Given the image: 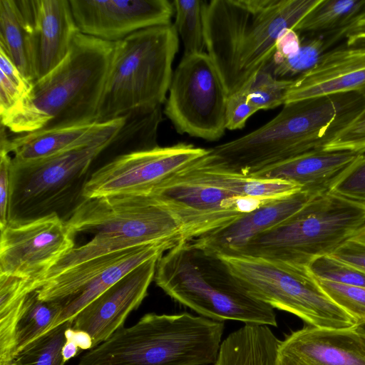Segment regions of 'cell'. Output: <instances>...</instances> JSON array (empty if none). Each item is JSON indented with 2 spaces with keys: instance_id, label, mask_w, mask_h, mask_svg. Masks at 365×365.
<instances>
[{
  "instance_id": "obj_16",
  "label": "cell",
  "mask_w": 365,
  "mask_h": 365,
  "mask_svg": "<svg viewBox=\"0 0 365 365\" xmlns=\"http://www.w3.org/2000/svg\"><path fill=\"white\" fill-rule=\"evenodd\" d=\"M161 256L142 263L95 299L73 318L71 327L88 333L94 348L124 327L147 297Z\"/></svg>"
},
{
  "instance_id": "obj_38",
  "label": "cell",
  "mask_w": 365,
  "mask_h": 365,
  "mask_svg": "<svg viewBox=\"0 0 365 365\" xmlns=\"http://www.w3.org/2000/svg\"><path fill=\"white\" fill-rule=\"evenodd\" d=\"M257 111L244 91L231 95L227 103L226 128L234 130L244 128L247 120Z\"/></svg>"
},
{
  "instance_id": "obj_9",
  "label": "cell",
  "mask_w": 365,
  "mask_h": 365,
  "mask_svg": "<svg viewBox=\"0 0 365 365\" xmlns=\"http://www.w3.org/2000/svg\"><path fill=\"white\" fill-rule=\"evenodd\" d=\"M220 257L252 297L273 309L319 328L345 329L357 324L325 294L307 267L258 258Z\"/></svg>"
},
{
  "instance_id": "obj_46",
  "label": "cell",
  "mask_w": 365,
  "mask_h": 365,
  "mask_svg": "<svg viewBox=\"0 0 365 365\" xmlns=\"http://www.w3.org/2000/svg\"><path fill=\"white\" fill-rule=\"evenodd\" d=\"M356 327L359 331L365 334V320L357 323Z\"/></svg>"
},
{
  "instance_id": "obj_19",
  "label": "cell",
  "mask_w": 365,
  "mask_h": 365,
  "mask_svg": "<svg viewBox=\"0 0 365 365\" xmlns=\"http://www.w3.org/2000/svg\"><path fill=\"white\" fill-rule=\"evenodd\" d=\"M126 115L108 121L41 130L0 139V150L21 161L35 160L110 141L124 125Z\"/></svg>"
},
{
  "instance_id": "obj_22",
  "label": "cell",
  "mask_w": 365,
  "mask_h": 365,
  "mask_svg": "<svg viewBox=\"0 0 365 365\" xmlns=\"http://www.w3.org/2000/svg\"><path fill=\"white\" fill-rule=\"evenodd\" d=\"M361 153L315 150L274 164L250 177L294 182L302 190L319 195L329 192Z\"/></svg>"
},
{
  "instance_id": "obj_18",
  "label": "cell",
  "mask_w": 365,
  "mask_h": 365,
  "mask_svg": "<svg viewBox=\"0 0 365 365\" xmlns=\"http://www.w3.org/2000/svg\"><path fill=\"white\" fill-rule=\"evenodd\" d=\"M346 93L365 98V48L345 44L325 52L312 69L293 79L284 105Z\"/></svg>"
},
{
  "instance_id": "obj_10",
  "label": "cell",
  "mask_w": 365,
  "mask_h": 365,
  "mask_svg": "<svg viewBox=\"0 0 365 365\" xmlns=\"http://www.w3.org/2000/svg\"><path fill=\"white\" fill-rule=\"evenodd\" d=\"M110 142L35 160L12 158L8 223L59 215L78 196L83 198L88 170Z\"/></svg>"
},
{
  "instance_id": "obj_24",
  "label": "cell",
  "mask_w": 365,
  "mask_h": 365,
  "mask_svg": "<svg viewBox=\"0 0 365 365\" xmlns=\"http://www.w3.org/2000/svg\"><path fill=\"white\" fill-rule=\"evenodd\" d=\"M32 0H0V49L33 84Z\"/></svg>"
},
{
  "instance_id": "obj_27",
  "label": "cell",
  "mask_w": 365,
  "mask_h": 365,
  "mask_svg": "<svg viewBox=\"0 0 365 365\" xmlns=\"http://www.w3.org/2000/svg\"><path fill=\"white\" fill-rule=\"evenodd\" d=\"M61 309V302L41 300L36 290L27 295L16 330V356L49 331Z\"/></svg>"
},
{
  "instance_id": "obj_28",
  "label": "cell",
  "mask_w": 365,
  "mask_h": 365,
  "mask_svg": "<svg viewBox=\"0 0 365 365\" xmlns=\"http://www.w3.org/2000/svg\"><path fill=\"white\" fill-rule=\"evenodd\" d=\"M175 21L174 26L182 41L184 55L204 53L205 48L202 0L173 1Z\"/></svg>"
},
{
  "instance_id": "obj_45",
  "label": "cell",
  "mask_w": 365,
  "mask_h": 365,
  "mask_svg": "<svg viewBox=\"0 0 365 365\" xmlns=\"http://www.w3.org/2000/svg\"><path fill=\"white\" fill-rule=\"evenodd\" d=\"M351 240L365 245V227L361 230Z\"/></svg>"
},
{
  "instance_id": "obj_12",
  "label": "cell",
  "mask_w": 365,
  "mask_h": 365,
  "mask_svg": "<svg viewBox=\"0 0 365 365\" xmlns=\"http://www.w3.org/2000/svg\"><path fill=\"white\" fill-rule=\"evenodd\" d=\"M207 153V149L179 143L117 156L91 175L82 197L154 195Z\"/></svg>"
},
{
  "instance_id": "obj_4",
  "label": "cell",
  "mask_w": 365,
  "mask_h": 365,
  "mask_svg": "<svg viewBox=\"0 0 365 365\" xmlns=\"http://www.w3.org/2000/svg\"><path fill=\"white\" fill-rule=\"evenodd\" d=\"M66 224L76 235L91 234L75 246L46 273V281L86 261L141 245L182 241V225L155 195H113L83 199Z\"/></svg>"
},
{
  "instance_id": "obj_42",
  "label": "cell",
  "mask_w": 365,
  "mask_h": 365,
  "mask_svg": "<svg viewBox=\"0 0 365 365\" xmlns=\"http://www.w3.org/2000/svg\"><path fill=\"white\" fill-rule=\"evenodd\" d=\"M349 46L365 48V16L346 29L342 34Z\"/></svg>"
},
{
  "instance_id": "obj_30",
  "label": "cell",
  "mask_w": 365,
  "mask_h": 365,
  "mask_svg": "<svg viewBox=\"0 0 365 365\" xmlns=\"http://www.w3.org/2000/svg\"><path fill=\"white\" fill-rule=\"evenodd\" d=\"M72 323L65 322L39 336L16 354L13 365H64L62 348Z\"/></svg>"
},
{
  "instance_id": "obj_29",
  "label": "cell",
  "mask_w": 365,
  "mask_h": 365,
  "mask_svg": "<svg viewBox=\"0 0 365 365\" xmlns=\"http://www.w3.org/2000/svg\"><path fill=\"white\" fill-rule=\"evenodd\" d=\"M331 44L322 36L301 38L299 51L292 56L277 63H269L264 68L275 78L293 80L312 69Z\"/></svg>"
},
{
  "instance_id": "obj_41",
  "label": "cell",
  "mask_w": 365,
  "mask_h": 365,
  "mask_svg": "<svg viewBox=\"0 0 365 365\" xmlns=\"http://www.w3.org/2000/svg\"><path fill=\"white\" fill-rule=\"evenodd\" d=\"M331 255L365 272V245L351 239Z\"/></svg>"
},
{
  "instance_id": "obj_13",
  "label": "cell",
  "mask_w": 365,
  "mask_h": 365,
  "mask_svg": "<svg viewBox=\"0 0 365 365\" xmlns=\"http://www.w3.org/2000/svg\"><path fill=\"white\" fill-rule=\"evenodd\" d=\"M0 273L32 281L36 289L51 268L75 247V235L57 213L1 229Z\"/></svg>"
},
{
  "instance_id": "obj_3",
  "label": "cell",
  "mask_w": 365,
  "mask_h": 365,
  "mask_svg": "<svg viewBox=\"0 0 365 365\" xmlns=\"http://www.w3.org/2000/svg\"><path fill=\"white\" fill-rule=\"evenodd\" d=\"M116 43L78 32L66 58L1 124L21 135L96 121Z\"/></svg>"
},
{
  "instance_id": "obj_6",
  "label": "cell",
  "mask_w": 365,
  "mask_h": 365,
  "mask_svg": "<svg viewBox=\"0 0 365 365\" xmlns=\"http://www.w3.org/2000/svg\"><path fill=\"white\" fill-rule=\"evenodd\" d=\"M224 329V322L188 312L148 313L90 349L77 365L213 364Z\"/></svg>"
},
{
  "instance_id": "obj_33",
  "label": "cell",
  "mask_w": 365,
  "mask_h": 365,
  "mask_svg": "<svg viewBox=\"0 0 365 365\" xmlns=\"http://www.w3.org/2000/svg\"><path fill=\"white\" fill-rule=\"evenodd\" d=\"M307 267L315 279L365 287V272L331 255L314 258Z\"/></svg>"
},
{
  "instance_id": "obj_36",
  "label": "cell",
  "mask_w": 365,
  "mask_h": 365,
  "mask_svg": "<svg viewBox=\"0 0 365 365\" xmlns=\"http://www.w3.org/2000/svg\"><path fill=\"white\" fill-rule=\"evenodd\" d=\"M330 192L365 207V153L360 154Z\"/></svg>"
},
{
  "instance_id": "obj_2",
  "label": "cell",
  "mask_w": 365,
  "mask_h": 365,
  "mask_svg": "<svg viewBox=\"0 0 365 365\" xmlns=\"http://www.w3.org/2000/svg\"><path fill=\"white\" fill-rule=\"evenodd\" d=\"M320 0L205 1V48L229 96L271 61L280 34L296 31Z\"/></svg>"
},
{
  "instance_id": "obj_5",
  "label": "cell",
  "mask_w": 365,
  "mask_h": 365,
  "mask_svg": "<svg viewBox=\"0 0 365 365\" xmlns=\"http://www.w3.org/2000/svg\"><path fill=\"white\" fill-rule=\"evenodd\" d=\"M154 281L200 316L277 326L272 307L252 297L220 256L191 242L178 243L159 258Z\"/></svg>"
},
{
  "instance_id": "obj_8",
  "label": "cell",
  "mask_w": 365,
  "mask_h": 365,
  "mask_svg": "<svg viewBox=\"0 0 365 365\" xmlns=\"http://www.w3.org/2000/svg\"><path fill=\"white\" fill-rule=\"evenodd\" d=\"M364 227L365 207L329 191L225 256L307 267L317 257L331 255Z\"/></svg>"
},
{
  "instance_id": "obj_25",
  "label": "cell",
  "mask_w": 365,
  "mask_h": 365,
  "mask_svg": "<svg viewBox=\"0 0 365 365\" xmlns=\"http://www.w3.org/2000/svg\"><path fill=\"white\" fill-rule=\"evenodd\" d=\"M198 180L212 185L241 197L268 201L302 190L294 182L259 179L198 166L195 163L184 170Z\"/></svg>"
},
{
  "instance_id": "obj_37",
  "label": "cell",
  "mask_w": 365,
  "mask_h": 365,
  "mask_svg": "<svg viewBox=\"0 0 365 365\" xmlns=\"http://www.w3.org/2000/svg\"><path fill=\"white\" fill-rule=\"evenodd\" d=\"M327 151L365 153V108L322 148Z\"/></svg>"
},
{
  "instance_id": "obj_17",
  "label": "cell",
  "mask_w": 365,
  "mask_h": 365,
  "mask_svg": "<svg viewBox=\"0 0 365 365\" xmlns=\"http://www.w3.org/2000/svg\"><path fill=\"white\" fill-rule=\"evenodd\" d=\"M276 365H365V334L307 324L280 340Z\"/></svg>"
},
{
  "instance_id": "obj_23",
  "label": "cell",
  "mask_w": 365,
  "mask_h": 365,
  "mask_svg": "<svg viewBox=\"0 0 365 365\" xmlns=\"http://www.w3.org/2000/svg\"><path fill=\"white\" fill-rule=\"evenodd\" d=\"M179 242L178 240H170L123 250L111 264L76 293L59 301L62 309L49 331L65 322L72 321L88 304L124 276L147 260L163 255Z\"/></svg>"
},
{
  "instance_id": "obj_32",
  "label": "cell",
  "mask_w": 365,
  "mask_h": 365,
  "mask_svg": "<svg viewBox=\"0 0 365 365\" xmlns=\"http://www.w3.org/2000/svg\"><path fill=\"white\" fill-rule=\"evenodd\" d=\"M32 86L8 56L0 49V118L12 112Z\"/></svg>"
},
{
  "instance_id": "obj_20",
  "label": "cell",
  "mask_w": 365,
  "mask_h": 365,
  "mask_svg": "<svg viewBox=\"0 0 365 365\" xmlns=\"http://www.w3.org/2000/svg\"><path fill=\"white\" fill-rule=\"evenodd\" d=\"M316 195L301 190L268 200L227 225L190 242L212 254L230 255L257 235L293 215Z\"/></svg>"
},
{
  "instance_id": "obj_14",
  "label": "cell",
  "mask_w": 365,
  "mask_h": 365,
  "mask_svg": "<svg viewBox=\"0 0 365 365\" xmlns=\"http://www.w3.org/2000/svg\"><path fill=\"white\" fill-rule=\"evenodd\" d=\"M152 195L159 197L180 220L184 242L224 227L266 202L241 197L184 171Z\"/></svg>"
},
{
  "instance_id": "obj_44",
  "label": "cell",
  "mask_w": 365,
  "mask_h": 365,
  "mask_svg": "<svg viewBox=\"0 0 365 365\" xmlns=\"http://www.w3.org/2000/svg\"><path fill=\"white\" fill-rule=\"evenodd\" d=\"M80 348L70 337L66 336V342L62 348V356L65 362L76 356Z\"/></svg>"
},
{
  "instance_id": "obj_21",
  "label": "cell",
  "mask_w": 365,
  "mask_h": 365,
  "mask_svg": "<svg viewBox=\"0 0 365 365\" xmlns=\"http://www.w3.org/2000/svg\"><path fill=\"white\" fill-rule=\"evenodd\" d=\"M32 7L31 47L35 82L66 58L79 31L69 0H32Z\"/></svg>"
},
{
  "instance_id": "obj_26",
  "label": "cell",
  "mask_w": 365,
  "mask_h": 365,
  "mask_svg": "<svg viewBox=\"0 0 365 365\" xmlns=\"http://www.w3.org/2000/svg\"><path fill=\"white\" fill-rule=\"evenodd\" d=\"M365 16V0H321L304 18L296 31L310 36L329 34L335 41Z\"/></svg>"
},
{
  "instance_id": "obj_40",
  "label": "cell",
  "mask_w": 365,
  "mask_h": 365,
  "mask_svg": "<svg viewBox=\"0 0 365 365\" xmlns=\"http://www.w3.org/2000/svg\"><path fill=\"white\" fill-rule=\"evenodd\" d=\"M301 37L292 29L284 30L279 36L270 63H277L294 56L299 49Z\"/></svg>"
},
{
  "instance_id": "obj_43",
  "label": "cell",
  "mask_w": 365,
  "mask_h": 365,
  "mask_svg": "<svg viewBox=\"0 0 365 365\" xmlns=\"http://www.w3.org/2000/svg\"><path fill=\"white\" fill-rule=\"evenodd\" d=\"M66 336L71 338L81 350L93 349V339L86 332L73 329L71 326L66 331Z\"/></svg>"
},
{
  "instance_id": "obj_1",
  "label": "cell",
  "mask_w": 365,
  "mask_h": 365,
  "mask_svg": "<svg viewBox=\"0 0 365 365\" xmlns=\"http://www.w3.org/2000/svg\"><path fill=\"white\" fill-rule=\"evenodd\" d=\"M365 108V98L346 93L294 101L257 129L207 149L196 165L249 176L319 150Z\"/></svg>"
},
{
  "instance_id": "obj_11",
  "label": "cell",
  "mask_w": 365,
  "mask_h": 365,
  "mask_svg": "<svg viewBox=\"0 0 365 365\" xmlns=\"http://www.w3.org/2000/svg\"><path fill=\"white\" fill-rule=\"evenodd\" d=\"M228 98L206 52L183 55L173 72L163 113L178 133L216 141L227 129Z\"/></svg>"
},
{
  "instance_id": "obj_15",
  "label": "cell",
  "mask_w": 365,
  "mask_h": 365,
  "mask_svg": "<svg viewBox=\"0 0 365 365\" xmlns=\"http://www.w3.org/2000/svg\"><path fill=\"white\" fill-rule=\"evenodd\" d=\"M79 32L118 42L150 27L171 24L173 2L168 0H69Z\"/></svg>"
},
{
  "instance_id": "obj_31",
  "label": "cell",
  "mask_w": 365,
  "mask_h": 365,
  "mask_svg": "<svg viewBox=\"0 0 365 365\" xmlns=\"http://www.w3.org/2000/svg\"><path fill=\"white\" fill-rule=\"evenodd\" d=\"M292 82L293 80L277 78L264 68L242 91L257 110L273 109L284 105L286 93Z\"/></svg>"
},
{
  "instance_id": "obj_39",
  "label": "cell",
  "mask_w": 365,
  "mask_h": 365,
  "mask_svg": "<svg viewBox=\"0 0 365 365\" xmlns=\"http://www.w3.org/2000/svg\"><path fill=\"white\" fill-rule=\"evenodd\" d=\"M11 161L9 153L0 150V230L8 224Z\"/></svg>"
},
{
  "instance_id": "obj_35",
  "label": "cell",
  "mask_w": 365,
  "mask_h": 365,
  "mask_svg": "<svg viewBox=\"0 0 365 365\" xmlns=\"http://www.w3.org/2000/svg\"><path fill=\"white\" fill-rule=\"evenodd\" d=\"M316 280L325 294L357 323L365 320V287Z\"/></svg>"
},
{
  "instance_id": "obj_34",
  "label": "cell",
  "mask_w": 365,
  "mask_h": 365,
  "mask_svg": "<svg viewBox=\"0 0 365 365\" xmlns=\"http://www.w3.org/2000/svg\"><path fill=\"white\" fill-rule=\"evenodd\" d=\"M212 365H276V354L262 346L238 341L222 344Z\"/></svg>"
},
{
  "instance_id": "obj_7",
  "label": "cell",
  "mask_w": 365,
  "mask_h": 365,
  "mask_svg": "<svg viewBox=\"0 0 365 365\" xmlns=\"http://www.w3.org/2000/svg\"><path fill=\"white\" fill-rule=\"evenodd\" d=\"M178 48V34L173 24L142 29L118 41L96 121L162 107Z\"/></svg>"
}]
</instances>
